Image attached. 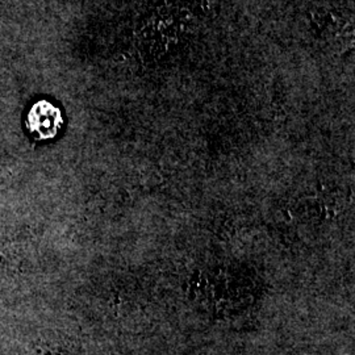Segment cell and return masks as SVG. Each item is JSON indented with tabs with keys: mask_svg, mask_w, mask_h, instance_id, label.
I'll list each match as a JSON object with an SVG mask.
<instances>
[{
	"mask_svg": "<svg viewBox=\"0 0 355 355\" xmlns=\"http://www.w3.org/2000/svg\"><path fill=\"white\" fill-rule=\"evenodd\" d=\"M26 129L37 140L54 139L64 125V116L58 107L48 101H38L26 114Z\"/></svg>",
	"mask_w": 355,
	"mask_h": 355,
	"instance_id": "1",
	"label": "cell"
}]
</instances>
